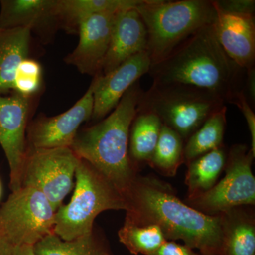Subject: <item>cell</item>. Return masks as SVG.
Masks as SVG:
<instances>
[{
	"label": "cell",
	"instance_id": "obj_1",
	"mask_svg": "<svg viewBox=\"0 0 255 255\" xmlns=\"http://www.w3.org/2000/svg\"><path fill=\"white\" fill-rule=\"evenodd\" d=\"M125 221L159 226L167 241L180 240L200 253L217 254L222 239L220 215L209 216L181 201L173 189L155 178L139 177L125 195Z\"/></svg>",
	"mask_w": 255,
	"mask_h": 255
},
{
	"label": "cell",
	"instance_id": "obj_2",
	"mask_svg": "<svg viewBox=\"0 0 255 255\" xmlns=\"http://www.w3.org/2000/svg\"><path fill=\"white\" fill-rule=\"evenodd\" d=\"M152 83L182 84L207 90L233 104L244 92L246 70L220 46L213 24L200 28L149 70Z\"/></svg>",
	"mask_w": 255,
	"mask_h": 255
},
{
	"label": "cell",
	"instance_id": "obj_3",
	"mask_svg": "<svg viewBox=\"0 0 255 255\" xmlns=\"http://www.w3.org/2000/svg\"><path fill=\"white\" fill-rule=\"evenodd\" d=\"M142 92L140 82L134 83L108 116L78 132L71 146L79 158L91 164L124 197L137 177L129 155V134Z\"/></svg>",
	"mask_w": 255,
	"mask_h": 255
},
{
	"label": "cell",
	"instance_id": "obj_4",
	"mask_svg": "<svg viewBox=\"0 0 255 255\" xmlns=\"http://www.w3.org/2000/svg\"><path fill=\"white\" fill-rule=\"evenodd\" d=\"M135 9L147 30L151 65L198 30L213 24L216 16L213 0H140Z\"/></svg>",
	"mask_w": 255,
	"mask_h": 255
},
{
	"label": "cell",
	"instance_id": "obj_5",
	"mask_svg": "<svg viewBox=\"0 0 255 255\" xmlns=\"http://www.w3.org/2000/svg\"><path fill=\"white\" fill-rule=\"evenodd\" d=\"M75 177L71 200L55 213L54 233L63 241L91 234L96 217L103 211L127 208L123 194L86 161L80 159Z\"/></svg>",
	"mask_w": 255,
	"mask_h": 255
},
{
	"label": "cell",
	"instance_id": "obj_6",
	"mask_svg": "<svg viewBox=\"0 0 255 255\" xmlns=\"http://www.w3.org/2000/svg\"><path fill=\"white\" fill-rule=\"evenodd\" d=\"M226 106L207 90L182 84L152 83L142 92L137 110L156 114L164 125L173 129L184 141L208 119Z\"/></svg>",
	"mask_w": 255,
	"mask_h": 255
},
{
	"label": "cell",
	"instance_id": "obj_7",
	"mask_svg": "<svg viewBox=\"0 0 255 255\" xmlns=\"http://www.w3.org/2000/svg\"><path fill=\"white\" fill-rule=\"evenodd\" d=\"M253 155L245 144H236L227 153L225 177L205 193L187 198V204L209 216H217L233 208L254 206L255 178Z\"/></svg>",
	"mask_w": 255,
	"mask_h": 255
},
{
	"label": "cell",
	"instance_id": "obj_8",
	"mask_svg": "<svg viewBox=\"0 0 255 255\" xmlns=\"http://www.w3.org/2000/svg\"><path fill=\"white\" fill-rule=\"evenodd\" d=\"M55 211L38 189L21 187L0 208V222L15 247L34 246L54 233Z\"/></svg>",
	"mask_w": 255,
	"mask_h": 255
},
{
	"label": "cell",
	"instance_id": "obj_9",
	"mask_svg": "<svg viewBox=\"0 0 255 255\" xmlns=\"http://www.w3.org/2000/svg\"><path fill=\"white\" fill-rule=\"evenodd\" d=\"M80 159L71 147H27L21 172V187L41 191L57 211L72 190Z\"/></svg>",
	"mask_w": 255,
	"mask_h": 255
},
{
	"label": "cell",
	"instance_id": "obj_10",
	"mask_svg": "<svg viewBox=\"0 0 255 255\" xmlns=\"http://www.w3.org/2000/svg\"><path fill=\"white\" fill-rule=\"evenodd\" d=\"M33 99L16 92L7 97L0 95V145L9 163L12 191L21 187V172L27 150L26 132Z\"/></svg>",
	"mask_w": 255,
	"mask_h": 255
},
{
	"label": "cell",
	"instance_id": "obj_11",
	"mask_svg": "<svg viewBox=\"0 0 255 255\" xmlns=\"http://www.w3.org/2000/svg\"><path fill=\"white\" fill-rule=\"evenodd\" d=\"M95 80L86 93L68 111L48 117H38L28 127V148L71 147L82 123L92 119Z\"/></svg>",
	"mask_w": 255,
	"mask_h": 255
},
{
	"label": "cell",
	"instance_id": "obj_12",
	"mask_svg": "<svg viewBox=\"0 0 255 255\" xmlns=\"http://www.w3.org/2000/svg\"><path fill=\"white\" fill-rule=\"evenodd\" d=\"M121 11L100 13L84 20L78 29V46L67 55L65 63L82 74L95 77L102 73L114 23Z\"/></svg>",
	"mask_w": 255,
	"mask_h": 255
},
{
	"label": "cell",
	"instance_id": "obj_13",
	"mask_svg": "<svg viewBox=\"0 0 255 255\" xmlns=\"http://www.w3.org/2000/svg\"><path fill=\"white\" fill-rule=\"evenodd\" d=\"M151 65L147 50L129 58L113 71L94 77V109L92 119L102 120L118 105L124 94L139 81L142 75L149 73Z\"/></svg>",
	"mask_w": 255,
	"mask_h": 255
},
{
	"label": "cell",
	"instance_id": "obj_14",
	"mask_svg": "<svg viewBox=\"0 0 255 255\" xmlns=\"http://www.w3.org/2000/svg\"><path fill=\"white\" fill-rule=\"evenodd\" d=\"M214 6L216 16L213 27L220 46L240 68H255V14H233Z\"/></svg>",
	"mask_w": 255,
	"mask_h": 255
},
{
	"label": "cell",
	"instance_id": "obj_15",
	"mask_svg": "<svg viewBox=\"0 0 255 255\" xmlns=\"http://www.w3.org/2000/svg\"><path fill=\"white\" fill-rule=\"evenodd\" d=\"M147 33L135 8L119 13L114 23L108 50L102 66L103 75L134 55L147 50Z\"/></svg>",
	"mask_w": 255,
	"mask_h": 255
},
{
	"label": "cell",
	"instance_id": "obj_16",
	"mask_svg": "<svg viewBox=\"0 0 255 255\" xmlns=\"http://www.w3.org/2000/svg\"><path fill=\"white\" fill-rule=\"evenodd\" d=\"M58 0H2L0 29H41L58 26Z\"/></svg>",
	"mask_w": 255,
	"mask_h": 255
},
{
	"label": "cell",
	"instance_id": "obj_17",
	"mask_svg": "<svg viewBox=\"0 0 255 255\" xmlns=\"http://www.w3.org/2000/svg\"><path fill=\"white\" fill-rule=\"evenodd\" d=\"M222 239L217 255H255V221L243 206L219 214Z\"/></svg>",
	"mask_w": 255,
	"mask_h": 255
},
{
	"label": "cell",
	"instance_id": "obj_18",
	"mask_svg": "<svg viewBox=\"0 0 255 255\" xmlns=\"http://www.w3.org/2000/svg\"><path fill=\"white\" fill-rule=\"evenodd\" d=\"M31 44L30 28L0 29V95L13 92L16 70L29 58Z\"/></svg>",
	"mask_w": 255,
	"mask_h": 255
},
{
	"label": "cell",
	"instance_id": "obj_19",
	"mask_svg": "<svg viewBox=\"0 0 255 255\" xmlns=\"http://www.w3.org/2000/svg\"><path fill=\"white\" fill-rule=\"evenodd\" d=\"M139 2L140 0H58V26L69 33H78L80 25L90 16L131 9Z\"/></svg>",
	"mask_w": 255,
	"mask_h": 255
},
{
	"label": "cell",
	"instance_id": "obj_20",
	"mask_svg": "<svg viewBox=\"0 0 255 255\" xmlns=\"http://www.w3.org/2000/svg\"><path fill=\"white\" fill-rule=\"evenodd\" d=\"M162 127L156 114L137 109L129 134V155L137 170L140 164H148L152 158Z\"/></svg>",
	"mask_w": 255,
	"mask_h": 255
},
{
	"label": "cell",
	"instance_id": "obj_21",
	"mask_svg": "<svg viewBox=\"0 0 255 255\" xmlns=\"http://www.w3.org/2000/svg\"><path fill=\"white\" fill-rule=\"evenodd\" d=\"M227 153L224 145L201 155L187 164L185 175L188 197L205 193L217 183L226 166Z\"/></svg>",
	"mask_w": 255,
	"mask_h": 255
},
{
	"label": "cell",
	"instance_id": "obj_22",
	"mask_svg": "<svg viewBox=\"0 0 255 255\" xmlns=\"http://www.w3.org/2000/svg\"><path fill=\"white\" fill-rule=\"evenodd\" d=\"M227 107L211 115L186 141L184 163L187 164L201 155L223 146L226 127Z\"/></svg>",
	"mask_w": 255,
	"mask_h": 255
},
{
	"label": "cell",
	"instance_id": "obj_23",
	"mask_svg": "<svg viewBox=\"0 0 255 255\" xmlns=\"http://www.w3.org/2000/svg\"><path fill=\"white\" fill-rule=\"evenodd\" d=\"M184 142L175 130L162 124L149 165L166 177L175 176L181 164L184 163Z\"/></svg>",
	"mask_w": 255,
	"mask_h": 255
},
{
	"label": "cell",
	"instance_id": "obj_24",
	"mask_svg": "<svg viewBox=\"0 0 255 255\" xmlns=\"http://www.w3.org/2000/svg\"><path fill=\"white\" fill-rule=\"evenodd\" d=\"M119 241L132 255H152L167 241L156 225L137 226L125 221L118 233Z\"/></svg>",
	"mask_w": 255,
	"mask_h": 255
},
{
	"label": "cell",
	"instance_id": "obj_25",
	"mask_svg": "<svg viewBox=\"0 0 255 255\" xmlns=\"http://www.w3.org/2000/svg\"><path fill=\"white\" fill-rule=\"evenodd\" d=\"M105 251L93 233L70 241H63L53 233L33 246L36 255H100Z\"/></svg>",
	"mask_w": 255,
	"mask_h": 255
},
{
	"label": "cell",
	"instance_id": "obj_26",
	"mask_svg": "<svg viewBox=\"0 0 255 255\" xmlns=\"http://www.w3.org/2000/svg\"><path fill=\"white\" fill-rule=\"evenodd\" d=\"M43 84V70L41 64L27 58L18 65L13 85V92L23 97L34 98Z\"/></svg>",
	"mask_w": 255,
	"mask_h": 255
},
{
	"label": "cell",
	"instance_id": "obj_27",
	"mask_svg": "<svg viewBox=\"0 0 255 255\" xmlns=\"http://www.w3.org/2000/svg\"><path fill=\"white\" fill-rule=\"evenodd\" d=\"M233 105L237 106L238 109L243 114V117L246 119L249 131L251 132V150L253 152V155L255 156V114L254 111L253 110V108L247 100L244 92H241L238 94L233 101Z\"/></svg>",
	"mask_w": 255,
	"mask_h": 255
},
{
	"label": "cell",
	"instance_id": "obj_28",
	"mask_svg": "<svg viewBox=\"0 0 255 255\" xmlns=\"http://www.w3.org/2000/svg\"><path fill=\"white\" fill-rule=\"evenodd\" d=\"M214 4L223 11L233 14H255V0H214Z\"/></svg>",
	"mask_w": 255,
	"mask_h": 255
},
{
	"label": "cell",
	"instance_id": "obj_29",
	"mask_svg": "<svg viewBox=\"0 0 255 255\" xmlns=\"http://www.w3.org/2000/svg\"><path fill=\"white\" fill-rule=\"evenodd\" d=\"M152 255H201L196 253L194 250L185 246L176 243L175 241H167L159 248L158 251Z\"/></svg>",
	"mask_w": 255,
	"mask_h": 255
},
{
	"label": "cell",
	"instance_id": "obj_30",
	"mask_svg": "<svg viewBox=\"0 0 255 255\" xmlns=\"http://www.w3.org/2000/svg\"><path fill=\"white\" fill-rule=\"evenodd\" d=\"M244 93L252 108L255 107V68L246 70V80Z\"/></svg>",
	"mask_w": 255,
	"mask_h": 255
},
{
	"label": "cell",
	"instance_id": "obj_31",
	"mask_svg": "<svg viewBox=\"0 0 255 255\" xmlns=\"http://www.w3.org/2000/svg\"><path fill=\"white\" fill-rule=\"evenodd\" d=\"M16 247L11 243L0 222V255H14Z\"/></svg>",
	"mask_w": 255,
	"mask_h": 255
},
{
	"label": "cell",
	"instance_id": "obj_32",
	"mask_svg": "<svg viewBox=\"0 0 255 255\" xmlns=\"http://www.w3.org/2000/svg\"><path fill=\"white\" fill-rule=\"evenodd\" d=\"M14 255H36L33 246H23L16 247Z\"/></svg>",
	"mask_w": 255,
	"mask_h": 255
},
{
	"label": "cell",
	"instance_id": "obj_33",
	"mask_svg": "<svg viewBox=\"0 0 255 255\" xmlns=\"http://www.w3.org/2000/svg\"><path fill=\"white\" fill-rule=\"evenodd\" d=\"M201 255H217L216 253H211V252H202V253H200Z\"/></svg>",
	"mask_w": 255,
	"mask_h": 255
},
{
	"label": "cell",
	"instance_id": "obj_34",
	"mask_svg": "<svg viewBox=\"0 0 255 255\" xmlns=\"http://www.w3.org/2000/svg\"><path fill=\"white\" fill-rule=\"evenodd\" d=\"M100 255H111L107 251L102 252Z\"/></svg>",
	"mask_w": 255,
	"mask_h": 255
},
{
	"label": "cell",
	"instance_id": "obj_35",
	"mask_svg": "<svg viewBox=\"0 0 255 255\" xmlns=\"http://www.w3.org/2000/svg\"><path fill=\"white\" fill-rule=\"evenodd\" d=\"M1 182H0V199H1Z\"/></svg>",
	"mask_w": 255,
	"mask_h": 255
}]
</instances>
